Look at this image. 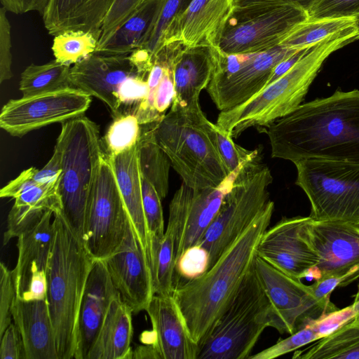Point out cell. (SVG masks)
Returning <instances> with one entry per match:
<instances>
[{"label": "cell", "mask_w": 359, "mask_h": 359, "mask_svg": "<svg viewBox=\"0 0 359 359\" xmlns=\"http://www.w3.org/2000/svg\"><path fill=\"white\" fill-rule=\"evenodd\" d=\"M258 131L268 136L272 158L359 162V90L302 104Z\"/></svg>", "instance_id": "6da1fadb"}, {"label": "cell", "mask_w": 359, "mask_h": 359, "mask_svg": "<svg viewBox=\"0 0 359 359\" xmlns=\"http://www.w3.org/2000/svg\"><path fill=\"white\" fill-rule=\"evenodd\" d=\"M273 210L271 201L212 266L174 287L172 296L199 349L252 266Z\"/></svg>", "instance_id": "7a4b0ae2"}, {"label": "cell", "mask_w": 359, "mask_h": 359, "mask_svg": "<svg viewBox=\"0 0 359 359\" xmlns=\"http://www.w3.org/2000/svg\"><path fill=\"white\" fill-rule=\"evenodd\" d=\"M54 236L47 268L46 300L59 359L75 358L77 323L87 279L95 259L59 213L53 215Z\"/></svg>", "instance_id": "3957f363"}, {"label": "cell", "mask_w": 359, "mask_h": 359, "mask_svg": "<svg viewBox=\"0 0 359 359\" xmlns=\"http://www.w3.org/2000/svg\"><path fill=\"white\" fill-rule=\"evenodd\" d=\"M356 27L311 47L285 74L243 104L220 111L216 124L236 139L246 130L266 127L302 104L323 62L333 52L354 41Z\"/></svg>", "instance_id": "277c9868"}, {"label": "cell", "mask_w": 359, "mask_h": 359, "mask_svg": "<svg viewBox=\"0 0 359 359\" xmlns=\"http://www.w3.org/2000/svg\"><path fill=\"white\" fill-rule=\"evenodd\" d=\"M205 117L198 100L187 106L172 103L169 111L154 122L156 140L171 167L194 189L215 188L229 175L204 129Z\"/></svg>", "instance_id": "5b68a950"}, {"label": "cell", "mask_w": 359, "mask_h": 359, "mask_svg": "<svg viewBox=\"0 0 359 359\" xmlns=\"http://www.w3.org/2000/svg\"><path fill=\"white\" fill-rule=\"evenodd\" d=\"M56 146L61 153L59 214L82 241L86 212L104 152L97 125L84 115L62 123ZM83 242V241H82Z\"/></svg>", "instance_id": "8992f818"}, {"label": "cell", "mask_w": 359, "mask_h": 359, "mask_svg": "<svg viewBox=\"0 0 359 359\" xmlns=\"http://www.w3.org/2000/svg\"><path fill=\"white\" fill-rule=\"evenodd\" d=\"M271 314L253 263L200 347L198 359H248L262 333L270 327Z\"/></svg>", "instance_id": "52a82bcc"}, {"label": "cell", "mask_w": 359, "mask_h": 359, "mask_svg": "<svg viewBox=\"0 0 359 359\" xmlns=\"http://www.w3.org/2000/svg\"><path fill=\"white\" fill-rule=\"evenodd\" d=\"M273 175L262 154L243 165L212 222L197 244L209 257L208 268L270 203Z\"/></svg>", "instance_id": "ba28073f"}, {"label": "cell", "mask_w": 359, "mask_h": 359, "mask_svg": "<svg viewBox=\"0 0 359 359\" xmlns=\"http://www.w3.org/2000/svg\"><path fill=\"white\" fill-rule=\"evenodd\" d=\"M293 163L295 184L311 203L309 217L359 224V162L312 158Z\"/></svg>", "instance_id": "9c48e42d"}, {"label": "cell", "mask_w": 359, "mask_h": 359, "mask_svg": "<svg viewBox=\"0 0 359 359\" xmlns=\"http://www.w3.org/2000/svg\"><path fill=\"white\" fill-rule=\"evenodd\" d=\"M307 20L306 10L290 3L269 1L234 5L217 48L226 54L266 51L279 46Z\"/></svg>", "instance_id": "30bf717a"}, {"label": "cell", "mask_w": 359, "mask_h": 359, "mask_svg": "<svg viewBox=\"0 0 359 359\" xmlns=\"http://www.w3.org/2000/svg\"><path fill=\"white\" fill-rule=\"evenodd\" d=\"M297 50L279 45L263 52L226 54L213 48L214 69L206 90L220 111L232 109L263 90L276 66Z\"/></svg>", "instance_id": "8fae6325"}, {"label": "cell", "mask_w": 359, "mask_h": 359, "mask_svg": "<svg viewBox=\"0 0 359 359\" xmlns=\"http://www.w3.org/2000/svg\"><path fill=\"white\" fill-rule=\"evenodd\" d=\"M130 218L109 156L103 152L86 212L83 243L95 260H105L119 248Z\"/></svg>", "instance_id": "7c38bea8"}, {"label": "cell", "mask_w": 359, "mask_h": 359, "mask_svg": "<svg viewBox=\"0 0 359 359\" xmlns=\"http://www.w3.org/2000/svg\"><path fill=\"white\" fill-rule=\"evenodd\" d=\"M255 269L271 307V324L280 333L292 334L310 322L339 309L330 300L316 297L304 284L256 256Z\"/></svg>", "instance_id": "4fadbf2b"}, {"label": "cell", "mask_w": 359, "mask_h": 359, "mask_svg": "<svg viewBox=\"0 0 359 359\" xmlns=\"http://www.w3.org/2000/svg\"><path fill=\"white\" fill-rule=\"evenodd\" d=\"M302 233L318 257L315 280L342 278L344 287L359 278V224L308 216Z\"/></svg>", "instance_id": "5bb4252c"}, {"label": "cell", "mask_w": 359, "mask_h": 359, "mask_svg": "<svg viewBox=\"0 0 359 359\" xmlns=\"http://www.w3.org/2000/svg\"><path fill=\"white\" fill-rule=\"evenodd\" d=\"M91 96L69 87L9 100L0 114V127L15 137L55 123H65L84 115Z\"/></svg>", "instance_id": "9a60e30c"}, {"label": "cell", "mask_w": 359, "mask_h": 359, "mask_svg": "<svg viewBox=\"0 0 359 359\" xmlns=\"http://www.w3.org/2000/svg\"><path fill=\"white\" fill-rule=\"evenodd\" d=\"M239 170L215 188L194 189L182 182L175 192L169 205L168 221L177 229L176 261L198 243L232 188Z\"/></svg>", "instance_id": "2e32d148"}, {"label": "cell", "mask_w": 359, "mask_h": 359, "mask_svg": "<svg viewBox=\"0 0 359 359\" xmlns=\"http://www.w3.org/2000/svg\"><path fill=\"white\" fill-rule=\"evenodd\" d=\"M53 215L52 210H47L35 225L18 237V260L12 270L17 299H46L47 268L54 236Z\"/></svg>", "instance_id": "e0dca14e"}, {"label": "cell", "mask_w": 359, "mask_h": 359, "mask_svg": "<svg viewBox=\"0 0 359 359\" xmlns=\"http://www.w3.org/2000/svg\"><path fill=\"white\" fill-rule=\"evenodd\" d=\"M104 261L123 302L133 313L145 311L155 294L152 276L147 257L130 219L122 243Z\"/></svg>", "instance_id": "ac0fdd59"}, {"label": "cell", "mask_w": 359, "mask_h": 359, "mask_svg": "<svg viewBox=\"0 0 359 359\" xmlns=\"http://www.w3.org/2000/svg\"><path fill=\"white\" fill-rule=\"evenodd\" d=\"M138 73L128 54L95 51L73 65L71 86L103 102L114 118L121 114L118 92L123 83Z\"/></svg>", "instance_id": "d6986e66"}, {"label": "cell", "mask_w": 359, "mask_h": 359, "mask_svg": "<svg viewBox=\"0 0 359 359\" xmlns=\"http://www.w3.org/2000/svg\"><path fill=\"white\" fill-rule=\"evenodd\" d=\"M304 218L283 217L266 229L257 250V256L299 280L310 276L318 263V255L302 233Z\"/></svg>", "instance_id": "ffe728a7"}, {"label": "cell", "mask_w": 359, "mask_h": 359, "mask_svg": "<svg viewBox=\"0 0 359 359\" xmlns=\"http://www.w3.org/2000/svg\"><path fill=\"white\" fill-rule=\"evenodd\" d=\"M57 184H43L33 176V167L22 171L0 191L1 198L15 200L7 219L3 244L18 238L22 233L35 225L44 213L60 210Z\"/></svg>", "instance_id": "44dd1931"}, {"label": "cell", "mask_w": 359, "mask_h": 359, "mask_svg": "<svg viewBox=\"0 0 359 359\" xmlns=\"http://www.w3.org/2000/svg\"><path fill=\"white\" fill-rule=\"evenodd\" d=\"M233 6L234 0H192L170 22L161 48L174 42H180L184 46L217 48Z\"/></svg>", "instance_id": "7402d4cb"}, {"label": "cell", "mask_w": 359, "mask_h": 359, "mask_svg": "<svg viewBox=\"0 0 359 359\" xmlns=\"http://www.w3.org/2000/svg\"><path fill=\"white\" fill-rule=\"evenodd\" d=\"M145 311L152 325L150 344L161 359H198L199 346L192 339L172 294H154Z\"/></svg>", "instance_id": "603a6c76"}, {"label": "cell", "mask_w": 359, "mask_h": 359, "mask_svg": "<svg viewBox=\"0 0 359 359\" xmlns=\"http://www.w3.org/2000/svg\"><path fill=\"white\" fill-rule=\"evenodd\" d=\"M118 294L104 260H95L80 305L75 359H86L114 297Z\"/></svg>", "instance_id": "cb8c5ba5"}, {"label": "cell", "mask_w": 359, "mask_h": 359, "mask_svg": "<svg viewBox=\"0 0 359 359\" xmlns=\"http://www.w3.org/2000/svg\"><path fill=\"white\" fill-rule=\"evenodd\" d=\"M213 69V48L184 46L179 42L172 60L175 93L172 103L187 106L199 100L212 79Z\"/></svg>", "instance_id": "d4e9b609"}, {"label": "cell", "mask_w": 359, "mask_h": 359, "mask_svg": "<svg viewBox=\"0 0 359 359\" xmlns=\"http://www.w3.org/2000/svg\"><path fill=\"white\" fill-rule=\"evenodd\" d=\"M114 0H48L42 14L51 36L68 31L89 32L99 40L104 19Z\"/></svg>", "instance_id": "484cf974"}, {"label": "cell", "mask_w": 359, "mask_h": 359, "mask_svg": "<svg viewBox=\"0 0 359 359\" xmlns=\"http://www.w3.org/2000/svg\"><path fill=\"white\" fill-rule=\"evenodd\" d=\"M12 316L22 338L26 359H59L46 299L25 301L16 298Z\"/></svg>", "instance_id": "4316f807"}, {"label": "cell", "mask_w": 359, "mask_h": 359, "mask_svg": "<svg viewBox=\"0 0 359 359\" xmlns=\"http://www.w3.org/2000/svg\"><path fill=\"white\" fill-rule=\"evenodd\" d=\"M109 158L129 218L149 262L150 241L143 208L137 145Z\"/></svg>", "instance_id": "83f0119b"}, {"label": "cell", "mask_w": 359, "mask_h": 359, "mask_svg": "<svg viewBox=\"0 0 359 359\" xmlns=\"http://www.w3.org/2000/svg\"><path fill=\"white\" fill-rule=\"evenodd\" d=\"M133 313L118 293L86 359H132Z\"/></svg>", "instance_id": "f1b7e54d"}, {"label": "cell", "mask_w": 359, "mask_h": 359, "mask_svg": "<svg viewBox=\"0 0 359 359\" xmlns=\"http://www.w3.org/2000/svg\"><path fill=\"white\" fill-rule=\"evenodd\" d=\"M167 0H145L130 17L95 51L128 54L145 48Z\"/></svg>", "instance_id": "f546056e"}, {"label": "cell", "mask_w": 359, "mask_h": 359, "mask_svg": "<svg viewBox=\"0 0 359 359\" xmlns=\"http://www.w3.org/2000/svg\"><path fill=\"white\" fill-rule=\"evenodd\" d=\"M137 151L142 175L154 185L161 199H164L168 192L171 163L156 140L154 122L141 125Z\"/></svg>", "instance_id": "4dcf8cb0"}, {"label": "cell", "mask_w": 359, "mask_h": 359, "mask_svg": "<svg viewBox=\"0 0 359 359\" xmlns=\"http://www.w3.org/2000/svg\"><path fill=\"white\" fill-rule=\"evenodd\" d=\"M292 358L359 359V323L353 317L307 348L296 351Z\"/></svg>", "instance_id": "1f68e13d"}, {"label": "cell", "mask_w": 359, "mask_h": 359, "mask_svg": "<svg viewBox=\"0 0 359 359\" xmlns=\"http://www.w3.org/2000/svg\"><path fill=\"white\" fill-rule=\"evenodd\" d=\"M176 255V231L173 226L168 224L163 238L152 248L149 256V266L155 294H172L175 287Z\"/></svg>", "instance_id": "d6a6232c"}, {"label": "cell", "mask_w": 359, "mask_h": 359, "mask_svg": "<svg viewBox=\"0 0 359 359\" xmlns=\"http://www.w3.org/2000/svg\"><path fill=\"white\" fill-rule=\"evenodd\" d=\"M70 69L55 59L43 65L31 64L21 74L20 90L28 97L72 87Z\"/></svg>", "instance_id": "836d02e7"}, {"label": "cell", "mask_w": 359, "mask_h": 359, "mask_svg": "<svg viewBox=\"0 0 359 359\" xmlns=\"http://www.w3.org/2000/svg\"><path fill=\"white\" fill-rule=\"evenodd\" d=\"M355 18L307 20L299 24L280 45L302 50L310 48L333 35L356 27Z\"/></svg>", "instance_id": "e575fe53"}, {"label": "cell", "mask_w": 359, "mask_h": 359, "mask_svg": "<svg viewBox=\"0 0 359 359\" xmlns=\"http://www.w3.org/2000/svg\"><path fill=\"white\" fill-rule=\"evenodd\" d=\"M203 127L229 174L238 171L243 165L262 154V149H246L236 144L216 123L204 119Z\"/></svg>", "instance_id": "d590c367"}, {"label": "cell", "mask_w": 359, "mask_h": 359, "mask_svg": "<svg viewBox=\"0 0 359 359\" xmlns=\"http://www.w3.org/2000/svg\"><path fill=\"white\" fill-rule=\"evenodd\" d=\"M325 317L314 320L290 337L277 341L273 346L250 355L248 359H273L292 352L306 344L316 341L331 334Z\"/></svg>", "instance_id": "8d00e7d4"}, {"label": "cell", "mask_w": 359, "mask_h": 359, "mask_svg": "<svg viewBox=\"0 0 359 359\" xmlns=\"http://www.w3.org/2000/svg\"><path fill=\"white\" fill-rule=\"evenodd\" d=\"M141 134V125L133 113L121 114L114 118L102 144L109 156L119 154L135 147Z\"/></svg>", "instance_id": "74e56055"}, {"label": "cell", "mask_w": 359, "mask_h": 359, "mask_svg": "<svg viewBox=\"0 0 359 359\" xmlns=\"http://www.w3.org/2000/svg\"><path fill=\"white\" fill-rule=\"evenodd\" d=\"M97 40L89 32L68 31L54 36L52 50L55 59L70 65L94 53Z\"/></svg>", "instance_id": "f35d334b"}, {"label": "cell", "mask_w": 359, "mask_h": 359, "mask_svg": "<svg viewBox=\"0 0 359 359\" xmlns=\"http://www.w3.org/2000/svg\"><path fill=\"white\" fill-rule=\"evenodd\" d=\"M142 189L143 208L149 236L150 256L151 250L159 243L165 233L162 199L154 185L142 175Z\"/></svg>", "instance_id": "ab89813d"}, {"label": "cell", "mask_w": 359, "mask_h": 359, "mask_svg": "<svg viewBox=\"0 0 359 359\" xmlns=\"http://www.w3.org/2000/svg\"><path fill=\"white\" fill-rule=\"evenodd\" d=\"M144 1H114L104 19L96 50L101 47L111 37Z\"/></svg>", "instance_id": "60d3db41"}, {"label": "cell", "mask_w": 359, "mask_h": 359, "mask_svg": "<svg viewBox=\"0 0 359 359\" xmlns=\"http://www.w3.org/2000/svg\"><path fill=\"white\" fill-rule=\"evenodd\" d=\"M309 20L359 18V0H316L308 11Z\"/></svg>", "instance_id": "b9f144b4"}, {"label": "cell", "mask_w": 359, "mask_h": 359, "mask_svg": "<svg viewBox=\"0 0 359 359\" xmlns=\"http://www.w3.org/2000/svg\"><path fill=\"white\" fill-rule=\"evenodd\" d=\"M209 257L207 251L196 245L184 251L177 259L175 272L188 280L202 275L208 267Z\"/></svg>", "instance_id": "7bdbcfd3"}, {"label": "cell", "mask_w": 359, "mask_h": 359, "mask_svg": "<svg viewBox=\"0 0 359 359\" xmlns=\"http://www.w3.org/2000/svg\"><path fill=\"white\" fill-rule=\"evenodd\" d=\"M16 291L12 271L0 263V337L12 323V309L16 299Z\"/></svg>", "instance_id": "ee69618b"}, {"label": "cell", "mask_w": 359, "mask_h": 359, "mask_svg": "<svg viewBox=\"0 0 359 359\" xmlns=\"http://www.w3.org/2000/svg\"><path fill=\"white\" fill-rule=\"evenodd\" d=\"M192 0H167L156 28L147 44L146 48L152 59L159 51L165 32L172 20L182 13Z\"/></svg>", "instance_id": "f6af8a7d"}, {"label": "cell", "mask_w": 359, "mask_h": 359, "mask_svg": "<svg viewBox=\"0 0 359 359\" xmlns=\"http://www.w3.org/2000/svg\"><path fill=\"white\" fill-rule=\"evenodd\" d=\"M7 11L3 6L0 8V82L13 76L11 70V25L6 16Z\"/></svg>", "instance_id": "bcb514c9"}, {"label": "cell", "mask_w": 359, "mask_h": 359, "mask_svg": "<svg viewBox=\"0 0 359 359\" xmlns=\"http://www.w3.org/2000/svg\"><path fill=\"white\" fill-rule=\"evenodd\" d=\"M147 77L137 73L123 83L118 92L121 106L135 105L134 111H135L138 105L147 95Z\"/></svg>", "instance_id": "7dc6e473"}, {"label": "cell", "mask_w": 359, "mask_h": 359, "mask_svg": "<svg viewBox=\"0 0 359 359\" xmlns=\"http://www.w3.org/2000/svg\"><path fill=\"white\" fill-rule=\"evenodd\" d=\"M1 338V359H26L22 336L14 323L5 330Z\"/></svg>", "instance_id": "c3c4849f"}, {"label": "cell", "mask_w": 359, "mask_h": 359, "mask_svg": "<svg viewBox=\"0 0 359 359\" xmlns=\"http://www.w3.org/2000/svg\"><path fill=\"white\" fill-rule=\"evenodd\" d=\"M175 88L172 65L167 68L159 83L154 97V107L156 114L160 118L172 103L175 97Z\"/></svg>", "instance_id": "681fc988"}, {"label": "cell", "mask_w": 359, "mask_h": 359, "mask_svg": "<svg viewBox=\"0 0 359 359\" xmlns=\"http://www.w3.org/2000/svg\"><path fill=\"white\" fill-rule=\"evenodd\" d=\"M62 171L61 153L55 145L52 157L41 169L33 167V176L41 183L58 184Z\"/></svg>", "instance_id": "f907efd6"}, {"label": "cell", "mask_w": 359, "mask_h": 359, "mask_svg": "<svg viewBox=\"0 0 359 359\" xmlns=\"http://www.w3.org/2000/svg\"><path fill=\"white\" fill-rule=\"evenodd\" d=\"M1 6L14 14H24L36 11L41 15L48 0H0Z\"/></svg>", "instance_id": "816d5d0a"}, {"label": "cell", "mask_w": 359, "mask_h": 359, "mask_svg": "<svg viewBox=\"0 0 359 359\" xmlns=\"http://www.w3.org/2000/svg\"><path fill=\"white\" fill-rule=\"evenodd\" d=\"M310 48L299 50L278 63L274 68L266 86L275 81L283 74H285L304 55V54Z\"/></svg>", "instance_id": "f5cc1de1"}, {"label": "cell", "mask_w": 359, "mask_h": 359, "mask_svg": "<svg viewBox=\"0 0 359 359\" xmlns=\"http://www.w3.org/2000/svg\"><path fill=\"white\" fill-rule=\"evenodd\" d=\"M269 1L290 3L303 8L308 12L316 0H234V5L243 6L252 3Z\"/></svg>", "instance_id": "db71d44e"}, {"label": "cell", "mask_w": 359, "mask_h": 359, "mask_svg": "<svg viewBox=\"0 0 359 359\" xmlns=\"http://www.w3.org/2000/svg\"><path fill=\"white\" fill-rule=\"evenodd\" d=\"M161 359V357L151 344L137 346L133 350L132 359Z\"/></svg>", "instance_id": "11a10c76"}, {"label": "cell", "mask_w": 359, "mask_h": 359, "mask_svg": "<svg viewBox=\"0 0 359 359\" xmlns=\"http://www.w3.org/2000/svg\"><path fill=\"white\" fill-rule=\"evenodd\" d=\"M353 312L355 315L359 314V284L358 285V290L354 296V301L351 304Z\"/></svg>", "instance_id": "9f6ffc18"}, {"label": "cell", "mask_w": 359, "mask_h": 359, "mask_svg": "<svg viewBox=\"0 0 359 359\" xmlns=\"http://www.w3.org/2000/svg\"><path fill=\"white\" fill-rule=\"evenodd\" d=\"M359 39V18L356 20V34L354 41Z\"/></svg>", "instance_id": "6f0895ef"}, {"label": "cell", "mask_w": 359, "mask_h": 359, "mask_svg": "<svg viewBox=\"0 0 359 359\" xmlns=\"http://www.w3.org/2000/svg\"><path fill=\"white\" fill-rule=\"evenodd\" d=\"M353 318H354L355 320L359 323V314L355 315Z\"/></svg>", "instance_id": "680465c9"}]
</instances>
